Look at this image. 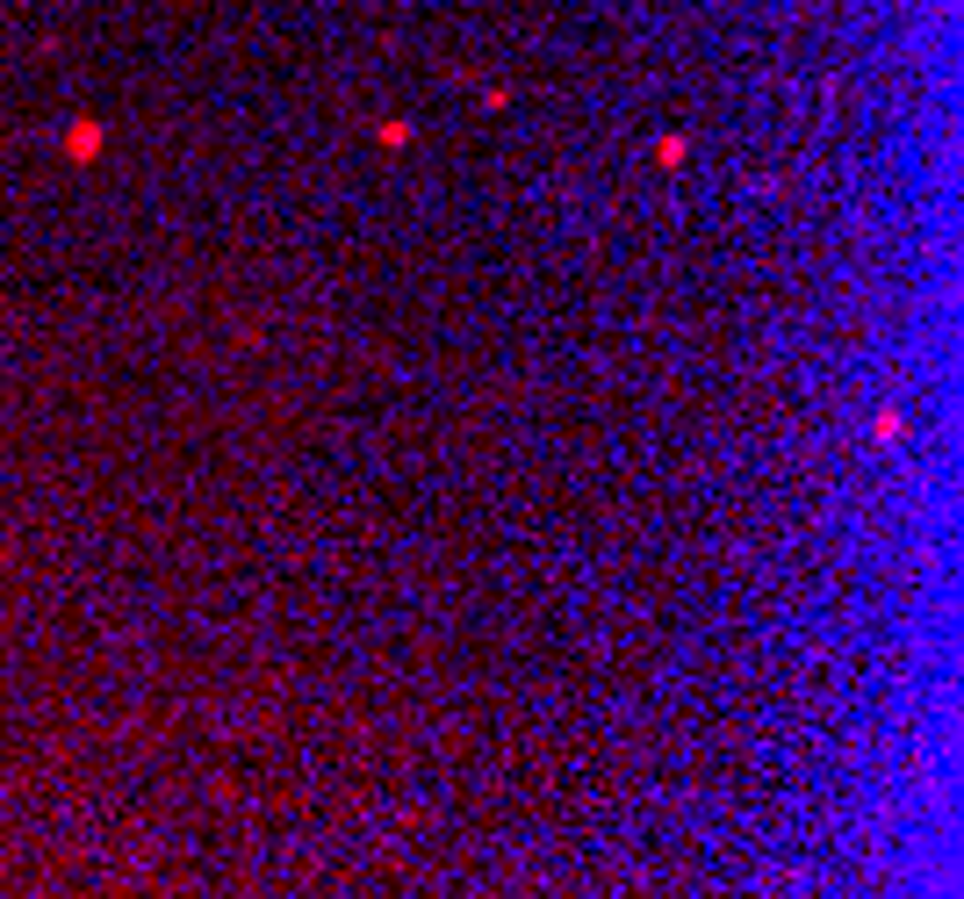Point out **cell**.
<instances>
[{
    "label": "cell",
    "mask_w": 964,
    "mask_h": 899,
    "mask_svg": "<svg viewBox=\"0 0 964 899\" xmlns=\"http://www.w3.org/2000/svg\"><path fill=\"white\" fill-rule=\"evenodd\" d=\"M66 152L72 158H94V152H102V122H72V130H66Z\"/></svg>",
    "instance_id": "1"
},
{
    "label": "cell",
    "mask_w": 964,
    "mask_h": 899,
    "mask_svg": "<svg viewBox=\"0 0 964 899\" xmlns=\"http://www.w3.org/2000/svg\"><path fill=\"white\" fill-rule=\"evenodd\" d=\"M879 447H900V411H879Z\"/></svg>",
    "instance_id": "2"
}]
</instances>
